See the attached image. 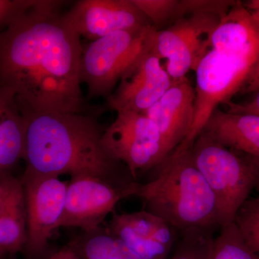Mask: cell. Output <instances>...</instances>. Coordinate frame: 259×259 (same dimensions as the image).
<instances>
[{
	"mask_svg": "<svg viewBox=\"0 0 259 259\" xmlns=\"http://www.w3.org/2000/svg\"><path fill=\"white\" fill-rule=\"evenodd\" d=\"M65 3L37 0L0 31V88L14 93L20 110L83 111V47L61 13Z\"/></svg>",
	"mask_w": 259,
	"mask_h": 259,
	"instance_id": "obj_1",
	"label": "cell"
},
{
	"mask_svg": "<svg viewBox=\"0 0 259 259\" xmlns=\"http://www.w3.org/2000/svg\"><path fill=\"white\" fill-rule=\"evenodd\" d=\"M20 110L24 122V173L93 177L122 190L136 182L127 167L107 152L102 143L105 128L93 117L84 112Z\"/></svg>",
	"mask_w": 259,
	"mask_h": 259,
	"instance_id": "obj_2",
	"label": "cell"
},
{
	"mask_svg": "<svg viewBox=\"0 0 259 259\" xmlns=\"http://www.w3.org/2000/svg\"><path fill=\"white\" fill-rule=\"evenodd\" d=\"M156 168L159 170L156 178L146 184L135 182L133 187V196L144 200L146 210L180 233L221 228L215 197L190 151L172 152Z\"/></svg>",
	"mask_w": 259,
	"mask_h": 259,
	"instance_id": "obj_3",
	"label": "cell"
},
{
	"mask_svg": "<svg viewBox=\"0 0 259 259\" xmlns=\"http://www.w3.org/2000/svg\"><path fill=\"white\" fill-rule=\"evenodd\" d=\"M190 151L215 197L221 226L234 222L237 212L259 183L258 158L225 147L204 133Z\"/></svg>",
	"mask_w": 259,
	"mask_h": 259,
	"instance_id": "obj_4",
	"label": "cell"
},
{
	"mask_svg": "<svg viewBox=\"0 0 259 259\" xmlns=\"http://www.w3.org/2000/svg\"><path fill=\"white\" fill-rule=\"evenodd\" d=\"M259 66V47L226 53H207L195 71L193 123L188 136L175 152L190 151L219 105L231 102Z\"/></svg>",
	"mask_w": 259,
	"mask_h": 259,
	"instance_id": "obj_5",
	"label": "cell"
},
{
	"mask_svg": "<svg viewBox=\"0 0 259 259\" xmlns=\"http://www.w3.org/2000/svg\"><path fill=\"white\" fill-rule=\"evenodd\" d=\"M156 30L152 25L113 32L83 48L79 68L81 83L89 98H108L125 74L152 48Z\"/></svg>",
	"mask_w": 259,
	"mask_h": 259,
	"instance_id": "obj_6",
	"label": "cell"
},
{
	"mask_svg": "<svg viewBox=\"0 0 259 259\" xmlns=\"http://www.w3.org/2000/svg\"><path fill=\"white\" fill-rule=\"evenodd\" d=\"M221 17L197 13L177 19L168 27L156 30L151 51L160 59H166V71L172 80L186 77L197 70L211 50L214 30Z\"/></svg>",
	"mask_w": 259,
	"mask_h": 259,
	"instance_id": "obj_7",
	"label": "cell"
},
{
	"mask_svg": "<svg viewBox=\"0 0 259 259\" xmlns=\"http://www.w3.org/2000/svg\"><path fill=\"white\" fill-rule=\"evenodd\" d=\"M116 113L115 120L104 131L102 143L136 180L139 172L156 168L168 154L157 126L147 116L130 111Z\"/></svg>",
	"mask_w": 259,
	"mask_h": 259,
	"instance_id": "obj_8",
	"label": "cell"
},
{
	"mask_svg": "<svg viewBox=\"0 0 259 259\" xmlns=\"http://www.w3.org/2000/svg\"><path fill=\"white\" fill-rule=\"evenodd\" d=\"M20 182L26 213L27 238L24 250L28 256L36 257L45 251L53 232L59 228L67 184L59 177L25 173Z\"/></svg>",
	"mask_w": 259,
	"mask_h": 259,
	"instance_id": "obj_9",
	"label": "cell"
},
{
	"mask_svg": "<svg viewBox=\"0 0 259 259\" xmlns=\"http://www.w3.org/2000/svg\"><path fill=\"white\" fill-rule=\"evenodd\" d=\"M134 183L129 189L122 190L100 179L71 178L66 187L59 228L73 227L82 231L97 229L120 200L132 197Z\"/></svg>",
	"mask_w": 259,
	"mask_h": 259,
	"instance_id": "obj_10",
	"label": "cell"
},
{
	"mask_svg": "<svg viewBox=\"0 0 259 259\" xmlns=\"http://www.w3.org/2000/svg\"><path fill=\"white\" fill-rule=\"evenodd\" d=\"M64 16L80 37L90 42L113 32L151 25L133 0H79Z\"/></svg>",
	"mask_w": 259,
	"mask_h": 259,
	"instance_id": "obj_11",
	"label": "cell"
},
{
	"mask_svg": "<svg viewBox=\"0 0 259 259\" xmlns=\"http://www.w3.org/2000/svg\"><path fill=\"white\" fill-rule=\"evenodd\" d=\"M171 83L161 59L151 50L122 75L106 100L107 107L116 112L144 113L164 95Z\"/></svg>",
	"mask_w": 259,
	"mask_h": 259,
	"instance_id": "obj_12",
	"label": "cell"
},
{
	"mask_svg": "<svg viewBox=\"0 0 259 259\" xmlns=\"http://www.w3.org/2000/svg\"><path fill=\"white\" fill-rule=\"evenodd\" d=\"M142 259H168L180 238L176 228L147 210L115 214L106 226Z\"/></svg>",
	"mask_w": 259,
	"mask_h": 259,
	"instance_id": "obj_13",
	"label": "cell"
},
{
	"mask_svg": "<svg viewBox=\"0 0 259 259\" xmlns=\"http://www.w3.org/2000/svg\"><path fill=\"white\" fill-rule=\"evenodd\" d=\"M194 100L195 90L187 76L172 80L164 95L143 113L157 126L168 156L190 133L194 120Z\"/></svg>",
	"mask_w": 259,
	"mask_h": 259,
	"instance_id": "obj_14",
	"label": "cell"
},
{
	"mask_svg": "<svg viewBox=\"0 0 259 259\" xmlns=\"http://www.w3.org/2000/svg\"><path fill=\"white\" fill-rule=\"evenodd\" d=\"M202 133L225 147L259 159V116L218 108Z\"/></svg>",
	"mask_w": 259,
	"mask_h": 259,
	"instance_id": "obj_15",
	"label": "cell"
},
{
	"mask_svg": "<svg viewBox=\"0 0 259 259\" xmlns=\"http://www.w3.org/2000/svg\"><path fill=\"white\" fill-rule=\"evenodd\" d=\"M26 238V213L21 182L6 176V190L0 209V256L24 250Z\"/></svg>",
	"mask_w": 259,
	"mask_h": 259,
	"instance_id": "obj_16",
	"label": "cell"
},
{
	"mask_svg": "<svg viewBox=\"0 0 259 259\" xmlns=\"http://www.w3.org/2000/svg\"><path fill=\"white\" fill-rule=\"evenodd\" d=\"M24 122L14 93L0 88V174L22 158Z\"/></svg>",
	"mask_w": 259,
	"mask_h": 259,
	"instance_id": "obj_17",
	"label": "cell"
},
{
	"mask_svg": "<svg viewBox=\"0 0 259 259\" xmlns=\"http://www.w3.org/2000/svg\"><path fill=\"white\" fill-rule=\"evenodd\" d=\"M69 245L80 259H142L102 226L81 232Z\"/></svg>",
	"mask_w": 259,
	"mask_h": 259,
	"instance_id": "obj_18",
	"label": "cell"
},
{
	"mask_svg": "<svg viewBox=\"0 0 259 259\" xmlns=\"http://www.w3.org/2000/svg\"><path fill=\"white\" fill-rule=\"evenodd\" d=\"M209 259H259L243 240L235 223L221 227L213 239Z\"/></svg>",
	"mask_w": 259,
	"mask_h": 259,
	"instance_id": "obj_19",
	"label": "cell"
},
{
	"mask_svg": "<svg viewBox=\"0 0 259 259\" xmlns=\"http://www.w3.org/2000/svg\"><path fill=\"white\" fill-rule=\"evenodd\" d=\"M206 229H191L180 238L168 259H209L214 233Z\"/></svg>",
	"mask_w": 259,
	"mask_h": 259,
	"instance_id": "obj_20",
	"label": "cell"
},
{
	"mask_svg": "<svg viewBox=\"0 0 259 259\" xmlns=\"http://www.w3.org/2000/svg\"><path fill=\"white\" fill-rule=\"evenodd\" d=\"M247 245L259 254V203L257 199H248L237 212L234 220Z\"/></svg>",
	"mask_w": 259,
	"mask_h": 259,
	"instance_id": "obj_21",
	"label": "cell"
},
{
	"mask_svg": "<svg viewBox=\"0 0 259 259\" xmlns=\"http://www.w3.org/2000/svg\"><path fill=\"white\" fill-rule=\"evenodd\" d=\"M180 0H133L156 30L176 19Z\"/></svg>",
	"mask_w": 259,
	"mask_h": 259,
	"instance_id": "obj_22",
	"label": "cell"
},
{
	"mask_svg": "<svg viewBox=\"0 0 259 259\" xmlns=\"http://www.w3.org/2000/svg\"><path fill=\"white\" fill-rule=\"evenodd\" d=\"M236 2L229 0H180L175 20L197 13H210L223 18Z\"/></svg>",
	"mask_w": 259,
	"mask_h": 259,
	"instance_id": "obj_23",
	"label": "cell"
},
{
	"mask_svg": "<svg viewBox=\"0 0 259 259\" xmlns=\"http://www.w3.org/2000/svg\"><path fill=\"white\" fill-rule=\"evenodd\" d=\"M37 0H0V31L32 8Z\"/></svg>",
	"mask_w": 259,
	"mask_h": 259,
	"instance_id": "obj_24",
	"label": "cell"
},
{
	"mask_svg": "<svg viewBox=\"0 0 259 259\" xmlns=\"http://www.w3.org/2000/svg\"><path fill=\"white\" fill-rule=\"evenodd\" d=\"M254 97L250 102L244 104H238L230 102L226 104L228 112L233 113L252 114L259 116V90L255 92Z\"/></svg>",
	"mask_w": 259,
	"mask_h": 259,
	"instance_id": "obj_25",
	"label": "cell"
},
{
	"mask_svg": "<svg viewBox=\"0 0 259 259\" xmlns=\"http://www.w3.org/2000/svg\"><path fill=\"white\" fill-rule=\"evenodd\" d=\"M259 90V66L252 74L244 87L241 90L239 95L255 93Z\"/></svg>",
	"mask_w": 259,
	"mask_h": 259,
	"instance_id": "obj_26",
	"label": "cell"
},
{
	"mask_svg": "<svg viewBox=\"0 0 259 259\" xmlns=\"http://www.w3.org/2000/svg\"><path fill=\"white\" fill-rule=\"evenodd\" d=\"M49 259H80L79 255L71 247L66 246L58 250Z\"/></svg>",
	"mask_w": 259,
	"mask_h": 259,
	"instance_id": "obj_27",
	"label": "cell"
},
{
	"mask_svg": "<svg viewBox=\"0 0 259 259\" xmlns=\"http://www.w3.org/2000/svg\"><path fill=\"white\" fill-rule=\"evenodd\" d=\"M5 190H6V175L0 177V209L4 200Z\"/></svg>",
	"mask_w": 259,
	"mask_h": 259,
	"instance_id": "obj_28",
	"label": "cell"
},
{
	"mask_svg": "<svg viewBox=\"0 0 259 259\" xmlns=\"http://www.w3.org/2000/svg\"><path fill=\"white\" fill-rule=\"evenodd\" d=\"M244 5L248 10L259 13V0H252Z\"/></svg>",
	"mask_w": 259,
	"mask_h": 259,
	"instance_id": "obj_29",
	"label": "cell"
},
{
	"mask_svg": "<svg viewBox=\"0 0 259 259\" xmlns=\"http://www.w3.org/2000/svg\"><path fill=\"white\" fill-rule=\"evenodd\" d=\"M257 200H258V203H259V198L257 199Z\"/></svg>",
	"mask_w": 259,
	"mask_h": 259,
	"instance_id": "obj_30",
	"label": "cell"
}]
</instances>
